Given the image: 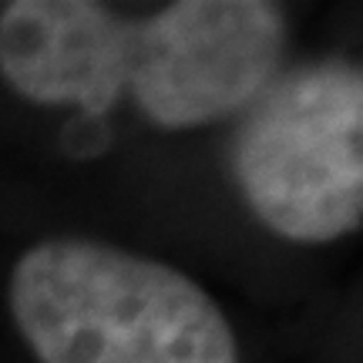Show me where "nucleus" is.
Instances as JSON below:
<instances>
[{"label":"nucleus","mask_w":363,"mask_h":363,"mask_svg":"<svg viewBox=\"0 0 363 363\" xmlns=\"http://www.w3.org/2000/svg\"><path fill=\"white\" fill-rule=\"evenodd\" d=\"M229 169L286 242L330 246L363 222V71L326 57L283 71L242 111Z\"/></svg>","instance_id":"2"},{"label":"nucleus","mask_w":363,"mask_h":363,"mask_svg":"<svg viewBox=\"0 0 363 363\" xmlns=\"http://www.w3.org/2000/svg\"><path fill=\"white\" fill-rule=\"evenodd\" d=\"M289 17L269 0H179L135 17L128 94L155 128L246 111L279 74Z\"/></svg>","instance_id":"3"},{"label":"nucleus","mask_w":363,"mask_h":363,"mask_svg":"<svg viewBox=\"0 0 363 363\" xmlns=\"http://www.w3.org/2000/svg\"><path fill=\"white\" fill-rule=\"evenodd\" d=\"M7 306L38 363H239L233 323L192 276L94 239L24 249Z\"/></svg>","instance_id":"1"},{"label":"nucleus","mask_w":363,"mask_h":363,"mask_svg":"<svg viewBox=\"0 0 363 363\" xmlns=\"http://www.w3.org/2000/svg\"><path fill=\"white\" fill-rule=\"evenodd\" d=\"M135 21L94 0H13L0 11V78L40 108L104 115L128 91Z\"/></svg>","instance_id":"4"}]
</instances>
